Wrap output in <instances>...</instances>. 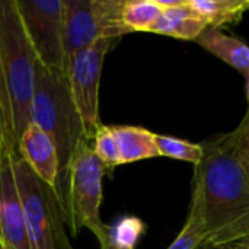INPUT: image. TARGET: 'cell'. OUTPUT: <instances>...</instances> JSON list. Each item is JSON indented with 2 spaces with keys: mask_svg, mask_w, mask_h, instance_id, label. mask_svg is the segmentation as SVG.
<instances>
[{
  "mask_svg": "<svg viewBox=\"0 0 249 249\" xmlns=\"http://www.w3.org/2000/svg\"><path fill=\"white\" fill-rule=\"evenodd\" d=\"M194 166L191 207L203 220L198 249H217L249 238V112L229 133L201 143Z\"/></svg>",
  "mask_w": 249,
  "mask_h": 249,
  "instance_id": "obj_1",
  "label": "cell"
},
{
  "mask_svg": "<svg viewBox=\"0 0 249 249\" xmlns=\"http://www.w3.org/2000/svg\"><path fill=\"white\" fill-rule=\"evenodd\" d=\"M36 63L15 0H0V96L10 153H19V137L31 124Z\"/></svg>",
  "mask_w": 249,
  "mask_h": 249,
  "instance_id": "obj_2",
  "label": "cell"
},
{
  "mask_svg": "<svg viewBox=\"0 0 249 249\" xmlns=\"http://www.w3.org/2000/svg\"><path fill=\"white\" fill-rule=\"evenodd\" d=\"M31 123L44 130L54 142L58 159L54 191L61 203L69 163L77 146L86 139L80 117L69 92L64 71L51 70L36 63Z\"/></svg>",
  "mask_w": 249,
  "mask_h": 249,
  "instance_id": "obj_3",
  "label": "cell"
},
{
  "mask_svg": "<svg viewBox=\"0 0 249 249\" xmlns=\"http://www.w3.org/2000/svg\"><path fill=\"white\" fill-rule=\"evenodd\" d=\"M29 249H74L66 233V216L53 187L42 182L19 156L10 155Z\"/></svg>",
  "mask_w": 249,
  "mask_h": 249,
  "instance_id": "obj_4",
  "label": "cell"
},
{
  "mask_svg": "<svg viewBox=\"0 0 249 249\" xmlns=\"http://www.w3.org/2000/svg\"><path fill=\"white\" fill-rule=\"evenodd\" d=\"M105 171L90 142L85 139L74 150L69 163L61 201L66 222L74 236L83 228L95 235L104 226L99 212Z\"/></svg>",
  "mask_w": 249,
  "mask_h": 249,
  "instance_id": "obj_5",
  "label": "cell"
},
{
  "mask_svg": "<svg viewBox=\"0 0 249 249\" xmlns=\"http://www.w3.org/2000/svg\"><path fill=\"white\" fill-rule=\"evenodd\" d=\"M61 3L66 66L95 41L117 39L130 32L123 23L124 0H61Z\"/></svg>",
  "mask_w": 249,
  "mask_h": 249,
  "instance_id": "obj_6",
  "label": "cell"
},
{
  "mask_svg": "<svg viewBox=\"0 0 249 249\" xmlns=\"http://www.w3.org/2000/svg\"><path fill=\"white\" fill-rule=\"evenodd\" d=\"M114 39L102 38L77 53L66 66L64 74L73 104L80 117L85 136L92 142L102 125L99 118V85L104 58Z\"/></svg>",
  "mask_w": 249,
  "mask_h": 249,
  "instance_id": "obj_7",
  "label": "cell"
},
{
  "mask_svg": "<svg viewBox=\"0 0 249 249\" xmlns=\"http://www.w3.org/2000/svg\"><path fill=\"white\" fill-rule=\"evenodd\" d=\"M38 64L64 71L61 0H15Z\"/></svg>",
  "mask_w": 249,
  "mask_h": 249,
  "instance_id": "obj_8",
  "label": "cell"
},
{
  "mask_svg": "<svg viewBox=\"0 0 249 249\" xmlns=\"http://www.w3.org/2000/svg\"><path fill=\"white\" fill-rule=\"evenodd\" d=\"M10 155L0 165V239L6 249H29Z\"/></svg>",
  "mask_w": 249,
  "mask_h": 249,
  "instance_id": "obj_9",
  "label": "cell"
},
{
  "mask_svg": "<svg viewBox=\"0 0 249 249\" xmlns=\"http://www.w3.org/2000/svg\"><path fill=\"white\" fill-rule=\"evenodd\" d=\"M18 152L19 156L31 168V171L42 182L54 188L58 172V159L51 137L34 123H31L19 137Z\"/></svg>",
  "mask_w": 249,
  "mask_h": 249,
  "instance_id": "obj_10",
  "label": "cell"
},
{
  "mask_svg": "<svg viewBox=\"0 0 249 249\" xmlns=\"http://www.w3.org/2000/svg\"><path fill=\"white\" fill-rule=\"evenodd\" d=\"M206 51L216 55L245 79L249 76V47L239 38L225 34L222 29L207 28L196 39Z\"/></svg>",
  "mask_w": 249,
  "mask_h": 249,
  "instance_id": "obj_11",
  "label": "cell"
},
{
  "mask_svg": "<svg viewBox=\"0 0 249 249\" xmlns=\"http://www.w3.org/2000/svg\"><path fill=\"white\" fill-rule=\"evenodd\" d=\"M206 29L207 23L187 4V0H182L178 6L162 10L160 18L150 32L178 39L196 41Z\"/></svg>",
  "mask_w": 249,
  "mask_h": 249,
  "instance_id": "obj_12",
  "label": "cell"
},
{
  "mask_svg": "<svg viewBox=\"0 0 249 249\" xmlns=\"http://www.w3.org/2000/svg\"><path fill=\"white\" fill-rule=\"evenodd\" d=\"M117 142L121 165L159 156L155 133L136 125H109Z\"/></svg>",
  "mask_w": 249,
  "mask_h": 249,
  "instance_id": "obj_13",
  "label": "cell"
},
{
  "mask_svg": "<svg viewBox=\"0 0 249 249\" xmlns=\"http://www.w3.org/2000/svg\"><path fill=\"white\" fill-rule=\"evenodd\" d=\"M187 4L207 23V28L220 29L241 20L249 0H187Z\"/></svg>",
  "mask_w": 249,
  "mask_h": 249,
  "instance_id": "obj_14",
  "label": "cell"
},
{
  "mask_svg": "<svg viewBox=\"0 0 249 249\" xmlns=\"http://www.w3.org/2000/svg\"><path fill=\"white\" fill-rule=\"evenodd\" d=\"M160 15L156 0H124L123 23L130 32H150Z\"/></svg>",
  "mask_w": 249,
  "mask_h": 249,
  "instance_id": "obj_15",
  "label": "cell"
},
{
  "mask_svg": "<svg viewBox=\"0 0 249 249\" xmlns=\"http://www.w3.org/2000/svg\"><path fill=\"white\" fill-rule=\"evenodd\" d=\"M155 143H156L159 156L184 160V162L193 163L194 166L200 162L201 155H203L201 144L191 143V142L177 139L172 136L155 134Z\"/></svg>",
  "mask_w": 249,
  "mask_h": 249,
  "instance_id": "obj_16",
  "label": "cell"
},
{
  "mask_svg": "<svg viewBox=\"0 0 249 249\" xmlns=\"http://www.w3.org/2000/svg\"><path fill=\"white\" fill-rule=\"evenodd\" d=\"M146 231L144 223L136 216L121 217L114 226H109L111 241L124 249H134L140 236Z\"/></svg>",
  "mask_w": 249,
  "mask_h": 249,
  "instance_id": "obj_17",
  "label": "cell"
},
{
  "mask_svg": "<svg viewBox=\"0 0 249 249\" xmlns=\"http://www.w3.org/2000/svg\"><path fill=\"white\" fill-rule=\"evenodd\" d=\"M204 241V226L200 213L190 206L188 219L177 236V239L166 249H198Z\"/></svg>",
  "mask_w": 249,
  "mask_h": 249,
  "instance_id": "obj_18",
  "label": "cell"
},
{
  "mask_svg": "<svg viewBox=\"0 0 249 249\" xmlns=\"http://www.w3.org/2000/svg\"><path fill=\"white\" fill-rule=\"evenodd\" d=\"M92 142H93L92 149L98 156V159L104 163L105 169H114L115 166L121 165L117 142L108 125H101L96 130Z\"/></svg>",
  "mask_w": 249,
  "mask_h": 249,
  "instance_id": "obj_19",
  "label": "cell"
},
{
  "mask_svg": "<svg viewBox=\"0 0 249 249\" xmlns=\"http://www.w3.org/2000/svg\"><path fill=\"white\" fill-rule=\"evenodd\" d=\"M9 143H7V130H6V118H4V109L3 102L0 96V163L3 162L4 156L9 155Z\"/></svg>",
  "mask_w": 249,
  "mask_h": 249,
  "instance_id": "obj_20",
  "label": "cell"
},
{
  "mask_svg": "<svg viewBox=\"0 0 249 249\" xmlns=\"http://www.w3.org/2000/svg\"><path fill=\"white\" fill-rule=\"evenodd\" d=\"M95 238L96 241L99 242V247L101 249H124L117 247L112 241H111V236H109V226L104 223V226L95 233Z\"/></svg>",
  "mask_w": 249,
  "mask_h": 249,
  "instance_id": "obj_21",
  "label": "cell"
},
{
  "mask_svg": "<svg viewBox=\"0 0 249 249\" xmlns=\"http://www.w3.org/2000/svg\"><path fill=\"white\" fill-rule=\"evenodd\" d=\"M217 249H249V238L248 239L241 241V242L231 244V245H225V247H220V248Z\"/></svg>",
  "mask_w": 249,
  "mask_h": 249,
  "instance_id": "obj_22",
  "label": "cell"
},
{
  "mask_svg": "<svg viewBox=\"0 0 249 249\" xmlns=\"http://www.w3.org/2000/svg\"><path fill=\"white\" fill-rule=\"evenodd\" d=\"M0 249H6L4 248V245H3V242H1V239H0Z\"/></svg>",
  "mask_w": 249,
  "mask_h": 249,
  "instance_id": "obj_23",
  "label": "cell"
}]
</instances>
